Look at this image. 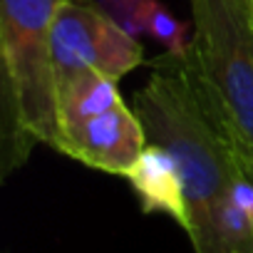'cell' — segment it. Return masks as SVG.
I'll return each instance as SVG.
<instances>
[{
    "label": "cell",
    "mask_w": 253,
    "mask_h": 253,
    "mask_svg": "<svg viewBox=\"0 0 253 253\" xmlns=\"http://www.w3.org/2000/svg\"><path fill=\"white\" fill-rule=\"evenodd\" d=\"M132 109L149 142L164 147L181 171L189 213L186 236L191 241L246 176L243 159L199 97L184 55L157 57L154 72L137 89Z\"/></svg>",
    "instance_id": "6da1fadb"
},
{
    "label": "cell",
    "mask_w": 253,
    "mask_h": 253,
    "mask_svg": "<svg viewBox=\"0 0 253 253\" xmlns=\"http://www.w3.org/2000/svg\"><path fill=\"white\" fill-rule=\"evenodd\" d=\"M60 0H0V176L20 169L35 144L57 147L52 20Z\"/></svg>",
    "instance_id": "7a4b0ae2"
},
{
    "label": "cell",
    "mask_w": 253,
    "mask_h": 253,
    "mask_svg": "<svg viewBox=\"0 0 253 253\" xmlns=\"http://www.w3.org/2000/svg\"><path fill=\"white\" fill-rule=\"evenodd\" d=\"M194 35L184 55L199 97L253 159V8L251 0H189Z\"/></svg>",
    "instance_id": "3957f363"
},
{
    "label": "cell",
    "mask_w": 253,
    "mask_h": 253,
    "mask_svg": "<svg viewBox=\"0 0 253 253\" xmlns=\"http://www.w3.org/2000/svg\"><path fill=\"white\" fill-rule=\"evenodd\" d=\"M144 62L137 35L122 28L94 0H60L52 20V65L57 87L97 70L122 80Z\"/></svg>",
    "instance_id": "277c9868"
},
{
    "label": "cell",
    "mask_w": 253,
    "mask_h": 253,
    "mask_svg": "<svg viewBox=\"0 0 253 253\" xmlns=\"http://www.w3.org/2000/svg\"><path fill=\"white\" fill-rule=\"evenodd\" d=\"M147 144L149 137L142 119L122 102L109 112L62 126L55 149L84 167L126 176Z\"/></svg>",
    "instance_id": "5b68a950"
},
{
    "label": "cell",
    "mask_w": 253,
    "mask_h": 253,
    "mask_svg": "<svg viewBox=\"0 0 253 253\" xmlns=\"http://www.w3.org/2000/svg\"><path fill=\"white\" fill-rule=\"evenodd\" d=\"M124 179L137 194L144 213H164L186 231L189 213L181 171L164 147L149 142Z\"/></svg>",
    "instance_id": "8992f818"
},
{
    "label": "cell",
    "mask_w": 253,
    "mask_h": 253,
    "mask_svg": "<svg viewBox=\"0 0 253 253\" xmlns=\"http://www.w3.org/2000/svg\"><path fill=\"white\" fill-rule=\"evenodd\" d=\"M122 28L132 35H147L159 42L169 55H186L191 38L186 25L179 23L159 0H94Z\"/></svg>",
    "instance_id": "52a82bcc"
},
{
    "label": "cell",
    "mask_w": 253,
    "mask_h": 253,
    "mask_svg": "<svg viewBox=\"0 0 253 253\" xmlns=\"http://www.w3.org/2000/svg\"><path fill=\"white\" fill-rule=\"evenodd\" d=\"M122 102L124 99L119 94L117 80H112L97 70L80 72L77 77H72L57 87L60 129L62 126H70V124H77L82 119L97 117L102 112H109V109L119 107Z\"/></svg>",
    "instance_id": "ba28073f"
},
{
    "label": "cell",
    "mask_w": 253,
    "mask_h": 253,
    "mask_svg": "<svg viewBox=\"0 0 253 253\" xmlns=\"http://www.w3.org/2000/svg\"><path fill=\"white\" fill-rule=\"evenodd\" d=\"M243 169H246V174L253 179V159H243Z\"/></svg>",
    "instance_id": "9c48e42d"
},
{
    "label": "cell",
    "mask_w": 253,
    "mask_h": 253,
    "mask_svg": "<svg viewBox=\"0 0 253 253\" xmlns=\"http://www.w3.org/2000/svg\"><path fill=\"white\" fill-rule=\"evenodd\" d=\"M251 8H253V0H251Z\"/></svg>",
    "instance_id": "30bf717a"
}]
</instances>
